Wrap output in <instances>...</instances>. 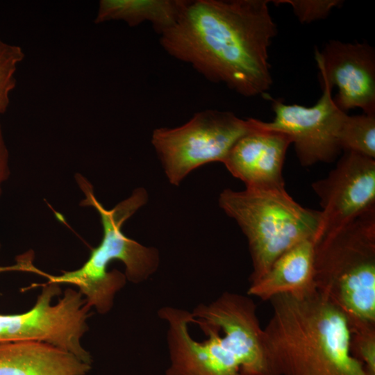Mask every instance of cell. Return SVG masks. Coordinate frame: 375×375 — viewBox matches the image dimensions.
<instances>
[{"label": "cell", "instance_id": "obj_1", "mask_svg": "<svg viewBox=\"0 0 375 375\" xmlns=\"http://www.w3.org/2000/svg\"><path fill=\"white\" fill-rule=\"evenodd\" d=\"M267 0H194L160 34L172 57L244 97L265 94L272 78L268 49L277 33Z\"/></svg>", "mask_w": 375, "mask_h": 375}, {"label": "cell", "instance_id": "obj_2", "mask_svg": "<svg viewBox=\"0 0 375 375\" xmlns=\"http://www.w3.org/2000/svg\"><path fill=\"white\" fill-rule=\"evenodd\" d=\"M269 301L262 339L273 375H367L351 353L348 319L317 291Z\"/></svg>", "mask_w": 375, "mask_h": 375}, {"label": "cell", "instance_id": "obj_3", "mask_svg": "<svg viewBox=\"0 0 375 375\" xmlns=\"http://www.w3.org/2000/svg\"><path fill=\"white\" fill-rule=\"evenodd\" d=\"M75 178L85 195L81 206L93 207L99 214L101 241L92 249L83 265L76 270L58 276L44 274L35 267L32 272L46 276L49 283L76 286L90 308L106 314L111 310L115 294L126 280L142 283L159 267V251L128 238L122 230L124 223L147 203L148 194L143 188H136L128 198L107 210L96 199L91 183L81 174Z\"/></svg>", "mask_w": 375, "mask_h": 375}, {"label": "cell", "instance_id": "obj_4", "mask_svg": "<svg viewBox=\"0 0 375 375\" xmlns=\"http://www.w3.org/2000/svg\"><path fill=\"white\" fill-rule=\"evenodd\" d=\"M314 281L350 328L375 326V208L317 240Z\"/></svg>", "mask_w": 375, "mask_h": 375}, {"label": "cell", "instance_id": "obj_5", "mask_svg": "<svg viewBox=\"0 0 375 375\" xmlns=\"http://www.w3.org/2000/svg\"><path fill=\"white\" fill-rule=\"evenodd\" d=\"M219 205L247 239L253 267L250 283L297 244L311 238L318 240L322 231V212L301 206L285 188L225 189Z\"/></svg>", "mask_w": 375, "mask_h": 375}, {"label": "cell", "instance_id": "obj_6", "mask_svg": "<svg viewBox=\"0 0 375 375\" xmlns=\"http://www.w3.org/2000/svg\"><path fill=\"white\" fill-rule=\"evenodd\" d=\"M250 127L249 119L208 109L195 113L181 126L155 129L151 142L169 182L178 186L197 168L223 162Z\"/></svg>", "mask_w": 375, "mask_h": 375}, {"label": "cell", "instance_id": "obj_7", "mask_svg": "<svg viewBox=\"0 0 375 375\" xmlns=\"http://www.w3.org/2000/svg\"><path fill=\"white\" fill-rule=\"evenodd\" d=\"M61 292L60 285L48 282L28 311L16 315H0V342L35 340L50 344L91 365L92 357L82 346L81 339L88 329L90 307L78 291L67 289L56 304L54 297Z\"/></svg>", "mask_w": 375, "mask_h": 375}, {"label": "cell", "instance_id": "obj_8", "mask_svg": "<svg viewBox=\"0 0 375 375\" xmlns=\"http://www.w3.org/2000/svg\"><path fill=\"white\" fill-rule=\"evenodd\" d=\"M322 87L323 94L314 106L305 107L274 101V120H259L262 127L290 137L299 162L304 167L332 162L342 151L339 136L347 114L335 104L332 88L324 83Z\"/></svg>", "mask_w": 375, "mask_h": 375}, {"label": "cell", "instance_id": "obj_9", "mask_svg": "<svg viewBox=\"0 0 375 375\" xmlns=\"http://www.w3.org/2000/svg\"><path fill=\"white\" fill-rule=\"evenodd\" d=\"M192 321L217 328L226 345L240 360L245 375H273L263 344V328L256 306L247 296L224 292L212 302L197 305Z\"/></svg>", "mask_w": 375, "mask_h": 375}, {"label": "cell", "instance_id": "obj_10", "mask_svg": "<svg viewBox=\"0 0 375 375\" xmlns=\"http://www.w3.org/2000/svg\"><path fill=\"white\" fill-rule=\"evenodd\" d=\"M312 188L322 208L319 238L375 208V159L344 151L335 167Z\"/></svg>", "mask_w": 375, "mask_h": 375}, {"label": "cell", "instance_id": "obj_11", "mask_svg": "<svg viewBox=\"0 0 375 375\" xmlns=\"http://www.w3.org/2000/svg\"><path fill=\"white\" fill-rule=\"evenodd\" d=\"M158 313L168 326L170 364L166 375H245L240 360L225 344L217 328L199 325L208 338L198 342L189 332L191 312L164 306Z\"/></svg>", "mask_w": 375, "mask_h": 375}, {"label": "cell", "instance_id": "obj_12", "mask_svg": "<svg viewBox=\"0 0 375 375\" xmlns=\"http://www.w3.org/2000/svg\"><path fill=\"white\" fill-rule=\"evenodd\" d=\"M322 83L336 86L334 99L345 112L359 108L375 115V52L368 44L331 40L315 52Z\"/></svg>", "mask_w": 375, "mask_h": 375}, {"label": "cell", "instance_id": "obj_13", "mask_svg": "<svg viewBox=\"0 0 375 375\" xmlns=\"http://www.w3.org/2000/svg\"><path fill=\"white\" fill-rule=\"evenodd\" d=\"M250 129L234 144L223 163L247 188L284 189L283 167L290 137L262 127L249 118Z\"/></svg>", "mask_w": 375, "mask_h": 375}, {"label": "cell", "instance_id": "obj_14", "mask_svg": "<svg viewBox=\"0 0 375 375\" xmlns=\"http://www.w3.org/2000/svg\"><path fill=\"white\" fill-rule=\"evenodd\" d=\"M317 240L315 238L304 240L281 255L261 278L250 283L248 295L269 301L280 294L303 297L316 292L314 256Z\"/></svg>", "mask_w": 375, "mask_h": 375}, {"label": "cell", "instance_id": "obj_15", "mask_svg": "<svg viewBox=\"0 0 375 375\" xmlns=\"http://www.w3.org/2000/svg\"><path fill=\"white\" fill-rule=\"evenodd\" d=\"M90 369L91 365L46 342H0V375H86Z\"/></svg>", "mask_w": 375, "mask_h": 375}, {"label": "cell", "instance_id": "obj_16", "mask_svg": "<svg viewBox=\"0 0 375 375\" xmlns=\"http://www.w3.org/2000/svg\"><path fill=\"white\" fill-rule=\"evenodd\" d=\"M186 0H101L94 22L123 21L130 26L150 22L160 35L176 21Z\"/></svg>", "mask_w": 375, "mask_h": 375}, {"label": "cell", "instance_id": "obj_17", "mask_svg": "<svg viewBox=\"0 0 375 375\" xmlns=\"http://www.w3.org/2000/svg\"><path fill=\"white\" fill-rule=\"evenodd\" d=\"M342 151L375 159V115H347L340 136Z\"/></svg>", "mask_w": 375, "mask_h": 375}, {"label": "cell", "instance_id": "obj_18", "mask_svg": "<svg viewBox=\"0 0 375 375\" xmlns=\"http://www.w3.org/2000/svg\"><path fill=\"white\" fill-rule=\"evenodd\" d=\"M24 53L19 46L0 39V115L10 103V97L16 85V72Z\"/></svg>", "mask_w": 375, "mask_h": 375}, {"label": "cell", "instance_id": "obj_19", "mask_svg": "<svg viewBox=\"0 0 375 375\" xmlns=\"http://www.w3.org/2000/svg\"><path fill=\"white\" fill-rule=\"evenodd\" d=\"M351 351L367 375H375V326L350 328Z\"/></svg>", "mask_w": 375, "mask_h": 375}, {"label": "cell", "instance_id": "obj_20", "mask_svg": "<svg viewBox=\"0 0 375 375\" xmlns=\"http://www.w3.org/2000/svg\"><path fill=\"white\" fill-rule=\"evenodd\" d=\"M278 3L290 4L294 15L301 23H310L326 18L331 10L338 6V0H281Z\"/></svg>", "mask_w": 375, "mask_h": 375}, {"label": "cell", "instance_id": "obj_21", "mask_svg": "<svg viewBox=\"0 0 375 375\" xmlns=\"http://www.w3.org/2000/svg\"><path fill=\"white\" fill-rule=\"evenodd\" d=\"M9 153L0 124V196L2 185L9 177ZM1 248V244H0Z\"/></svg>", "mask_w": 375, "mask_h": 375}]
</instances>
